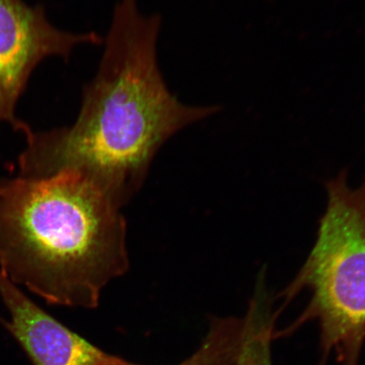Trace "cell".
Instances as JSON below:
<instances>
[{
    "mask_svg": "<svg viewBox=\"0 0 365 365\" xmlns=\"http://www.w3.org/2000/svg\"><path fill=\"white\" fill-rule=\"evenodd\" d=\"M161 26V16L141 12L138 0H118L97 74L82 90L74 124L27 132L18 175L79 172L122 208L143 186L167 140L220 112L218 105L182 103L168 89L158 63Z\"/></svg>",
    "mask_w": 365,
    "mask_h": 365,
    "instance_id": "6da1fadb",
    "label": "cell"
},
{
    "mask_svg": "<svg viewBox=\"0 0 365 365\" xmlns=\"http://www.w3.org/2000/svg\"><path fill=\"white\" fill-rule=\"evenodd\" d=\"M120 209L76 171L0 180V270L49 304L97 308L130 267Z\"/></svg>",
    "mask_w": 365,
    "mask_h": 365,
    "instance_id": "7a4b0ae2",
    "label": "cell"
},
{
    "mask_svg": "<svg viewBox=\"0 0 365 365\" xmlns=\"http://www.w3.org/2000/svg\"><path fill=\"white\" fill-rule=\"evenodd\" d=\"M326 189L316 242L282 296L289 301L309 291L305 314L321 324L324 352L357 365L365 339V180L352 188L342 170Z\"/></svg>",
    "mask_w": 365,
    "mask_h": 365,
    "instance_id": "3957f363",
    "label": "cell"
},
{
    "mask_svg": "<svg viewBox=\"0 0 365 365\" xmlns=\"http://www.w3.org/2000/svg\"><path fill=\"white\" fill-rule=\"evenodd\" d=\"M95 31L73 34L54 26L42 6L24 0H0V124L24 133L30 126L16 117V106L36 66L49 57L67 59L82 44L98 45Z\"/></svg>",
    "mask_w": 365,
    "mask_h": 365,
    "instance_id": "277c9868",
    "label": "cell"
},
{
    "mask_svg": "<svg viewBox=\"0 0 365 365\" xmlns=\"http://www.w3.org/2000/svg\"><path fill=\"white\" fill-rule=\"evenodd\" d=\"M6 327L34 365H130L90 344L36 305L0 270Z\"/></svg>",
    "mask_w": 365,
    "mask_h": 365,
    "instance_id": "5b68a950",
    "label": "cell"
},
{
    "mask_svg": "<svg viewBox=\"0 0 365 365\" xmlns=\"http://www.w3.org/2000/svg\"><path fill=\"white\" fill-rule=\"evenodd\" d=\"M242 336L241 319L212 318L198 349L177 365H236Z\"/></svg>",
    "mask_w": 365,
    "mask_h": 365,
    "instance_id": "8992f818",
    "label": "cell"
},
{
    "mask_svg": "<svg viewBox=\"0 0 365 365\" xmlns=\"http://www.w3.org/2000/svg\"><path fill=\"white\" fill-rule=\"evenodd\" d=\"M267 290L258 287L251 301L247 316L244 318L236 365H272L271 325L267 319Z\"/></svg>",
    "mask_w": 365,
    "mask_h": 365,
    "instance_id": "52a82bcc",
    "label": "cell"
}]
</instances>
